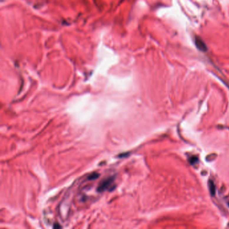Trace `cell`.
Returning a JSON list of instances; mask_svg holds the SVG:
<instances>
[{
    "label": "cell",
    "mask_w": 229,
    "mask_h": 229,
    "mask_svg": "<svg viewBox=\"0 0 229 229\" xmlns=\"http://www.w3.org/2000/svg\"><path fill=\"white\" fill-rule=\"evenodd\" d=\"M114 179L112 177H108L100 183L98 187V191L99 192H102L104 191H112L114 189Z\"/></svg>",
    "instance_id": "obj_1"
},
{
    "label": "cell",
    "mask_w": 229,
    "mask_h": 229,
    "mask_svg": "<svg viewBox=\"0 0 229 229\" xmlns=\"http://www.w3.org/2000/svg\"><path fill=\"white\" fill-rule=\"evenodd\" d=\"M196 46L197 49L202 50V51H206L207 50L206 45H205L204 41L202 40L200 38H196Z\"/></svg>",
    "instance_id": "obj_2"
},
{
    "label": "cell",
    "mask_w": 229,
    "mask_h": 229,
    "mask_svg": "<svg viewBox=\"0 0 229 229\" xmlns=\"http://www.w3.org/2000/svg\"><path fill=\"white\" fill-rule=\"evenodd\" d=\"M208 186H209V190L210 192V194L212 196H214L216 192V188H215V185H214V182L212 180H210L208 182Z\"/></svg>",
    "instance_id": "obj_3"
},
{
    "label": "cell",
    "mask_w": 229,
    "mask_h": 229,
    "mask_svg": "<svg viewBox=\"0 0 229 229\" xmlns=\"http://www.w3.org/2000/svg\"><path fill=\"white\" fill-rule=\"evenodd\" d=\"M197 161V158L196 157V156H192L191 158L190 159V163L192 164V165H194L195 163H196Z\"/></svg>",
    "instance_id": "obj_4"
},
{
    "label": "cell",
    "mask_w": 229,
    "mask_h": 229,
    "mask_svg": "<svg viewBox=\"0 0 229 229\" xmlns=\"http://www.w3.org/2000/svg\"><path fill=\"white\" fill-rule=\"evenodd\" d=\"M98 177H99V174H97V173H93L92 175H91L90 177H89V179L93 180V179H97Z\"/></svg>",
    "instance_id": "obj_5"
},
{
    "label": "cell",
    "mask_w": 229,
    "mask_h": 229,
    "mask_svg": "<svg viewBox=\"0 0 229 229\" xmlns=\"http://www.w3.org/2000/svg\"><path fill=\"white\" fill-rule=\"evenodd\" d=\"M228 206H229V202H228Z\"/></svg>",
    "instance_id": "obj_6"
}]
</instances>
